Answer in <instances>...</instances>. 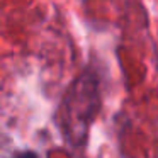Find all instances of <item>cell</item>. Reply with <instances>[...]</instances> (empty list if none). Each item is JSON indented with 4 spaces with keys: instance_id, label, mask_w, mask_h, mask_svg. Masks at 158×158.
Returning a JSON list of instances; mask_svg holds the SVG:
<instances>
[{
    "instance_id": "obj_1",
    "label": "cell",
    "mask_w": 158,
    "mask_h": 158,
    "mask_svg": "<svg viewBox=\"0 0 158 158\" xmlns=\"http://www.w3.org/2000/svg\"><path fill=\"white\" fill-rule=\"evenodd\" d=\"M90 83V77L82 75L73 87H70L65 100H63V112H61V127L68 141H83V136L87 133L89 123L94 119L97 107L95 106H85L87 102L97 100V92H92L89 97L90 89H87Z\"/></svg>"
}]
</instances>
